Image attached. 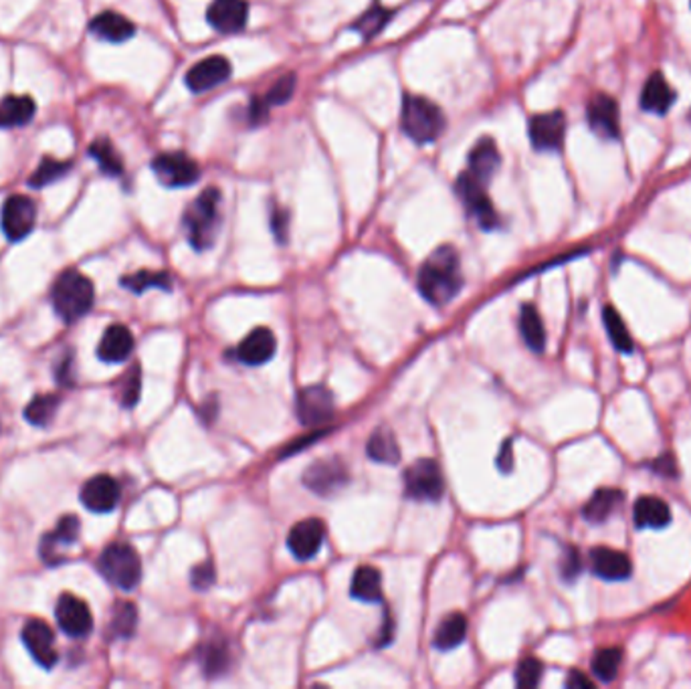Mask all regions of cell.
I'll use <instances>...</instances> for the list:
<instances>
[{
    "mask_svg": "<svg viewBox=\"0 0 691 689\" xmlns=\"http://www.w3.org/2000/svg\"><path fill=\"white\" fill-rule=\"evenodd\" d=\"M463 285L461 260L455 247L443 245L431 253L419 270V292L433 305H447L455 300Z\"/></svg>",
    "mask_w": 691,
    "mask_h": 689,
    "instance_id": "cell-1",
    "label": "cell"
},
{
    "mask_svg": "<svg viewBox=\"0 0 691 689\" xmlns=\"http://www.w3.org/2000/svg\"><path fill=\"white\" fill-rule=\"evenodd\" d=\"M182 227L188 243L197 251H207L215 245V238L220 227V190L210 186L200 193V196L190 203L185 217H182Z\"/></svg>",
    "mask_w": 691,
    "mask_h": 689,
    "instance_id": "cell-2",
    "label": "cell"
},
{
    "mask_svg": "<svg viewBox=\"0 0 691 689\" xmlns=\"http://www.w3.org/2000/svg\"><path fill=\"white\" fill-rule=\"evenodd\" d=\"M51 302L57 315L65 323H75L93 308L95 287L90 277L69 270L57 277L51 292Z\"/></svg>",
    "mask_w": 691,
    "mask_h": 689,
    "instance_id": "cell-3",
    "label": "cell"
},
{
    "mask_svg": "<svg viewBox=\"0 0 691 689\" xmlns=\"http://www.w3.org/2000/svg\"><path fill=\"white\" fill-rule=\"evenodd\" d=\"M400 126L405 136L415 143H431L445 132V113L435 101L422 95L407 93L402 100Z\"/></svg>",
    "mask_w": 691,
    "mask_h": 689,
    "instance_id": "cell-4",
    "label": "cell"
},
{
    "mask_svg": "<svg viewBox=\"0 0 691 689\" xmlns=\"http://www.w3.org/2000/svg\"><path fill=\"white\" fill-rule=\"evenodd\" d=\"M100 570L105 580L122 590H132L138 587L142 578V562L138 552L130 544H112L103 550L100 558Z\"/></svg>",
    "mask_w": 691,
    "mask_h": 689,
    "instance_id": "cell-5",
    "label": "cell"
},
{
    "mask_svg": "<svg viewBox=\"0 0 691 689\" xmlns=\"http://www.w3.org/2000/svg\"><path fill=\"white\" fill-rule=\"evenodd\" d=\"M485 188L487 183L473 176L469 170L461 172L455 180V193L461 198V203L469 210V215L475 218V223L482 227L484 231H495V228L502 225V221H499L497 210L492 200H489Z\"/></svg>",
    "mask_w": 691,
    "mask_h": 689,
    "instance_id": "cell-6",
    "label": "cell"
},
{
    "mask_svg": "<svg viewBox=\"0 0 691 689\" xmlns=\"http://www.w3.org/2000/svg\"><path fill=\"white\" fill-rule=\"evenodd\" d=\"M405 493L417 502H439L445 493V480L433 459H419L405 472Z\"/></svg>",
    "mask_w": 691,
    "mask_h": 689,
    "instance_id": "cell-7",
    "label": "cell"
},
{
    "mask_svg": "<svg viewBox=\"0 0 691 689\" xmlns=\"http://www.w3.org/2000/svg\"><path fill=\"white\" fill-rule=\"evenodd\" d=\"M350 482L348 467L338 457L320 459L305 469L303 485L320 497H332Z\"/></svg>",
    "mask_w": 691,
    "mask_h": 689,
    "instance_id": "cell-8",
    "label": "cell"
},
{
    "mask_svg": "<svg viewBox=\"0 0 691 689\" xmlns=\"http://www.w3.org/2000/svg\"><path fill=\"white\" fill-rule=\"evenodd\" d=\"M37 225V205L33 198L13 195L5 200L0 213V227L11 243H18L33 233Z\"/></svg>",
    "mask_w": 691,
    "mask_h": 689,
    "instance_id": "cell-9",
    "label": "cell"
},
{
    "mask_svg": "<svg viewBox=\"0 0 691 689\" xmlns=\"http://www.w3.org/2000/svg\"><path fill=\"white\" fill-rule=\"evenodd\" d=\"M152 172L168 188L192 186L200 178V168L185 152H165L152 160Z\"/></svg>",
    "mask_w": 691,
    "mask_h": 689,
    "instance_id": "cell-10",
    "label": "cell"
},
{
    "mask_svg": "<svg viewBox=\"0 0 691 689\" xmlns=\"http://www.w3.org/2000/svg\"><path fill=\"white\" fill-rule=\"evenodd\" d=\"M334 395L330 388L322 385L305 387L297 392L295 413L300 423L305 427H320L334 417Z\"/></svg>",
    "mask_w": 691,
    "mask_h": 689,
    "instance_id": "cell-11",
    "label": "cell"
},
{
    "mask_svg": "<svg viewBox=\"0 0 691 689\" xmlns=\"http://www.w3.org/2000/svg\"><path fill=\"white\" fill-rule=\"evenodd\" d=\"M55 617L57 625H59L63 633L73 639L90 635L93 629V617L88 602L77 599L75 595H69V592H65V595H61L59 600H57Z\"/></svg>",
    "mask_w": 691,
    "mask_h": 689,
    "instance_id": "cell-12",
    "label": "cell"
},
{
    "mask_svg": "<svg viewBox=\"0 0 691 689\" xmlns=\"http://www.w3.org/2000/svg\"><path fill=\"white\" fill-rule=\"evenodd\" d=\"M530 142L537 152H558L566 136L564 111L536 113L530 120Z\"/></svg>",
    "mask_w": 691,
    "mask_h": 689,
    "instance_id": "cell-13",
    "label": "cell"
},
{
    "mask_svg": "<svg viewBox=\"0 0 691 689\" xmlns=\"http://www.w3.org/2000/svg\"><path fill=\"white\" fill-rule=\"evenodd\" d=\"M230 73H233V67H230L229 59H225L223 55H210L190 67L185 81L190 91L205 93L223 85L230 78Z\"/></svg>",
    "mask_w": 691,
    "mask_h": 689,
    "instance_id": "cell-14",
    "label": "cell"
},
{
    "mask_svg": "<svg viewBox=\"0 0 691 689\" xmlns=\"http://www.w3.org/2000/svg\"><path fill=\"white\" fill-rule=\"evenodd\" d=\"M587 120L590 130L604 140H617L621 133V110L614 98L599 93L589 101Z\"/></svg>",
    "mask_w": 691,
    "mask_h": 689,
    "instance_id": "cell-15",
    "label": "cell"
},
{
    "mask_svg": "<svg viewBox=\"0 0 691 689\" xmlns=\"http://www.w3.org/2000/svg\"><path fill=\"white\" fill-rule=\"evenodd\" d=\"M23 643L35 662L45 669H51L57 663V659H59V655H57L53 631L41 619L27 620V625L23 629Z\"/></svg>",
    "mask_w": 691,
    "mask_h": 689,
    "instance_id": "cell-16",
    "label": "cell"
},
{
    "mask_svg": "<svg viewBox=\"0 0 691 689\" xmlns=\"http://www.w3.org/2000/svg\"><path fill=\"white\" fill-rule=\"evenodd\" d=\"M207 21L220 35L241 33L249 21L247 0H213L207 11Z\"/></svg>",
    "mask_w": 691,
    "mask_h": 689,
    "instance_id": "cell-17",
    "label": "cell"
},
{
    "mask_svg": "<svg viewBox=\"0 0 691 689\" xmlns=\"http://www.w3.org/2000/svg\"><path fill=\"white\" fill-rule=\"evenodd\" d=\"M325 538V525L318 518H307L297 522L290 535H287V546L292 554L302 562L312 560L320 552Z\"/></svg>",
    "mask_w": 691,
    "mask_h": 689,
    "instance_id": "cell-18",
    "label": "cell"
},
{
    "mask_svg": "<svg viewBox=\"0 0 691 689\" xmlns=\"http://www.w3.org/2000/svg\"><path fill=\"white\" fill-rule=\"evenodd\" d=\"M120 483L112 475H95L81 487V502L93 514H108L120 504Z\"/></svg>",
    "mask_w": 691,
    "mask_h": 689,
    "instance_id": "cell-19",
    "label": "cell"
},
{
    "mask_svg": "<svg viewBox=\"0 0 691 689\" xmlns=\"http://www.w3.org/2000/svg\"><path fill=\"white\" fill-rule=\"evenodd\" d=\"M80 520L75 515H65V518L57 522V528L51 534H47L41 542V556L45 564L53 567V564L63 562L59 548L73 546L77 538H80Z\"/></svg>",
    "mask_w": 691,
    "mask_h": 689,
    "instance_id": "cell-20",
    "label": "cell"
},
{
    "mask_svg": "<svg viewBox=\"0 0 691 689\" xmlns=\"http://www.w3.org/2000/svg\"><path fill=\"white\" fill-rule=\"evenodd\" d=\"M592 572L602 580H627L633 572V562L625 552L612 550L607 546H599L590 550Z\"/></svg>",
    "mask_w": 691,
    "mask_h": 689,
    "instance_id": "cell-21",
    "label": "cell"
},
{
    "mask_svg": "<svg viewBox=\"0 0 691 689\" xmlns=\"http://www.w3.org/2000/svg\"><path fill=\"white\" fill-rule=\"evenodd\" d=\"M277 350V340L269 328H255L249 336L239 344L237 358L247 366H261L273 358Z\"/></svg>",
    "mask_w": 691,
    "mask_h": 689,
    "instance_id": "cell-22",
    "label": "cell"
},
{
    "mask_svg": "<svg viewBox=\"0 0 691 689\" xmlns=\"http://www.w3.org/2000/svg\"><path fill=\"white\" fill-rule=\"evenodd\" d=\"M133 350V336L132 332L122 323H113L108 330L103 332L98 346L100 360L108 362V365H120L126 362Z\"/></svg>",
    "mask_w": 691,
    "mask_h": 689,
    "instance_id": "cell-23",
    "label": "cell"
},
{
    "mask_svg": "<svg viewBox=\"0 0 691 689\" xmlns=\"http://www.w3.org/2000/svg\"><path fill=\"white\" fill-rule=\"evenodd\" d=\"M90 31L93 37H98V39L105 43H123L136 35V26L123 15L105 11L91 18Z\"/></svg>",
    "mask_w": 691,
    "mask_h": 689,
    "instance_id": "cell-24",
    "label": "cell"
},
{
    "mask_svg": "<svg viewBox=\"0 0 691 689\" xmlns=\"http://www.w3.org/2000/svg\"><path fill=\"white\" fill-rule=\"evenodd\" d=\"M675 101V91L671 90L664 73H653L651 78L643 85L641 91V108L655 113V116H665Z\"/></svg>",
    "mask_w": 691,
    "mask_h": 689,
    "instance_id": "cell-25",
    "label": "cell"
},
{
    "mask_svg": "<svg viewBox=\"0 0 691 689\" xmlns=\"http://www.w3.org/2000/svg\"><path fill=\"white\" fill-rule=\"evenodd\" d=\"M633 520H635L637 528L661 530L671 524V510L661 497L643 495L633 505Z\"/></svg>",
    "mask_w": 691,
    "mask_h": 689,
    "instance_id": "cell-26",
    "label": "cell"
},
{
    "mask_svg": "<svg viewBox=\"0 0 691 689\" xmlns=\"http://www.w3.org/2000/svg\"><path fill=\"white\" fill-rule=\"evenodd\" d=\"M467 164H469L467 170L472 172L473 176L484 180V183H489L495 172L499 170V164H502V156H499L495 142L492 138L479 140L472 148V152H469Z\"/></svg>",
    "mask_w": 691,
    "mask_h": 689,
    "instance_id": "cell-27",
    "label": "cell"
},
{
    "mask_svg": "<svg viewBox=\"0 0 691 689\" xmlns=\"http://www.w3.org/2000/svg\"><path fill=\"white\" fill-rule=\"evenodd\" d=\"M37 105L28 95H8L0 101V128H23L35 118Z\"/></svg>",
    "mask_w": 691,
    "mask_h": 689,
    "instance_id": "cell-28",
    "label": "cell"
},
{
    "mask_svg": "<svg viewBox=\"0 0 691 689\" xmlns=\"http://www.w3.org/2000/svg\"><path fill=\"white\" fill-rule=\"evenodd\" d=\"M622 502V492L619 490H611V487H602V490H597L592 493L587 505L582 507V518L590 522V524H602L607 522L614 510L621 505Z\"/></svg>",
    "mask_w": 691,
    "mask_h": 689,
    "instance_id": "cell-29",
    "label": "cell"
},
{
    "mask_svg": "<svg viewBox=\"0 0 691 689\" xmlns=\"http://www.w3.org/2000/svg\"><path fill=\"white\" fill-rule=\"evenodd\" d=\"M367 453L372 461L384 465H397L400 461V447L395 433L388 429H374V433L368 437Z\"/></svg>",
    "mask_w": 691,
    "mask_h": 689,
    "instance_id": "cell-30",
    "label": "cell"
},
{
    "mask_svg": "<svg viewBox=\"0 0 691 689\" xmlns=\"http://www.w3.org/2000/svg\"><path fill=\"white\" fill-rule=\"evenodd\" d=\"M467 637V617L463 612H451L441 620L435 631V647L441 651H451L463 643Z\"/></svg>",
    "mask_w": 691,
    "mask_h": 689,
    "instance_id": "cell-31",
    "label": "cell"
},
{
    "mask_svg": "<svg viewBox=\"0 0 691 689\" xmlns=\"http://www.w3.org/2000/svg\"><path fill=\"white\" fill-rule=\"evenodd\" d=\"M350 595L364 602L382 600V577L374 567H360L352 577Z\"/></svg>",
    "mask_w": 691,
    "mask_h": 689,
    "instance_id": "cell-32",
    "label": "cell"
},
{
    "mask_svg": "<svg viewBox=\"0 0 691 689\" xmlns=\"http://www.w3.org/2000/svg\"><path fill=\"white\" fill-rule=\"evenodd\" d=\"M520 332L526 346L532 352H544L546 348V328L540 313L532 303H526L520 312Z\"/></svg>",
    "mask_w": 691,
    "mask_h": 689,
    "instance_id": "cell-33",
    "label": "cell"
},
{
    "mask_svg": "<svg viewBox=\"0 0 691 689\" xmlns=\"http://www.w3.org/2000/svg\"><path fill=\"white\" fill-rule=\"evenodd\" d=\"M390 16H392L390 8H384L382 5L377 3V5H372L367 13L356 18V23L352 25V28L362 37V39L370 41L382 33V28L388 25Z\"/></svg>",
    "mask_w": 691,
    "mask_h": 689,
    "instance_id": "cell-34",
    "label": "cell"
},
{
    "mask_svg": "<svg viewBox=\"0 0 691 689\" xmlns=\"http://www.w3.org/2000/svg\"><path fill=\"white\" fill-rule=\"evenodd\" d=\"M90 154L95 162H98V166L101 168L103 175H108V176L123 175V160L110 140H105V138L95 140L90 146Z\"/></svg>",
    "mask_w": 691,
    "mask_h": 689,
    "instance_id": "cell-35",
    "label": "cell"
},
{
    "mask_svg": "<svg viewBox=\"0 0 691 689\" xmlns=\"http://www.w3.org/2000/svg\"><path fill=\"white\" fill-rule=\"evenodd\" d=\"M602 322H604V328H607L609 340L612 342V346L622 354H631L633 352V338H631L625 322H622V318H621V313L614 310L612 305H607V308H604Z\"/></svg>",
    "mask_w": 691,
    "mask_h": 689,
    "instance_id": "cell-36",
    "label": "cell"
},
{
    "mask_svg": "<svg viewBox=\"0 0 691 689\" xmlns=\"http://www.w3.org/2000/svg\"><path fill=\"white\" fill-rule=\"evenodd\" d=\"M622 662V651L617 647L599 649L592 657V673L602 684L612 682L619 673V667Z\"/></svg>",
    "mask_w": 691,
    "mask_h": 689,
    "instance_id": "cell-37",
    "label": "cell"
},
{
    "mask_svg": "<svg viewBox=\"0 0 691 689\" xmlns=\"http://www.w3.org/2000/svg\"><path fill=\"white\" fill-rule=\"evenodd\" d=\"M122 285L133 293H144L146 290H154V287H158V290H170L172 280L165 271L144 270V271L122 277Z\"/></svg>",
    "mask_w": 691,
    "mask_h": 689,
    "instance_id": "cell-38",
    "label": "cell"
},
{
    "mask_svg": "<svg viewBox=\"0 0 691 689\" xmlns=\"http://www.w3.org/2000/svg\"><path fill=\"white\" fill-rule=\"evenodd\" d=\"M59 408V397L38 395L25 408V419L35 427H47Z\"/></svg>",
    "mask_w": 691,
    "mask_h": 689,
    "instance_id": "cell-39",
    "label": "cell"
},
{
    "mask_svg": "<svg viewBox=\"0 0 691 689\" xmlns=\"http://www.w3.org/2000/svg\"><path fill=\"white\" fill-rule=\"evenodd\" d=\"M69 170H71V162L43 158L41 164H38L37 170L33 172V176L28 178V185H31L33 188H45L57 183L59 178H63Z\"/></svg>",
    "mask_w": 691,
    "mask_h": 689,
    "instance_id": "cell-40",
    "label": "cell"
},
{
    "mask_svg": "<svg viewBox=\"0 0 691 689\" xmlns=\"http://www.w3.org/2000/svg\"><path fill=\"white\" fill-rule=\"evenodd\" d=\"M136 623H138L136 607H133L132 602H118L113 609L112 623H110L113 637L130 639L133 635V631H136Z\"/></svg>",
    "mask_w": 691,
    "mask_h": 689,
    "instance_id": "cell-41",
    "label": "cell"
},
{
    "mask_svg": "<svg viewBox=\"0 0 691 689\" xmlns=\"http://www.w3.org/2000/svg\"><path fill=\"white\" fill-rule=\"evenodd\" d=\"M230 663V657H229V649L225 643H210L207 649H205V655H203V669H205V675L207 677H218L223 675V672H227V667Z\"/></svg>",
    "mask_w": 691,
    "mask_h": 689,
    "instance_id": "cell-42",
    "label": "cell"
},
{
    "mask_svg": "<svg viewBox=\"0 0 691 689\" xmlns=\"http://www.w3.org/2000/svg\"><path fill=\"white\" fill-rule=\"evenodd\" d=\"M295 88H297V78L293 73H287L283 75V78L277 80L271 88H269V91L263 95V100L269 108H273V105H283L293 98Z\"/></svg>",
    "mask_w": 691,
    "mask_h": 689,
    "instance_id": "cell-43",
    "label": "cell"
},
{
    "mask_svg": "<svg viewBox=\"0 0 691 689\" xmlns=\"http://www.w3.org/2000/svg\"><path fill=\"white\" fill-rule=\"evenodd\" d=\"M542 672H544V667L536 657L522 659L520 665H517V669H516L517 687H536L537 684H540Z\"/></svg>",
    "mask_w": 691,
    "mask_h": 689,
    "instance_id": "cell-44",
    "label": "cell"
},
{
    "mask_svg": "<svg viewBox=\"0 0 691 689\" xmlns=\"http://www.w3.org/2000/svg\"><path fill=\"white\" fill-rule=\"evenodd\" d=\"M140 390H142V378H140V368L133 366L128 376L123 378V385H122V395H120V400L122 405L130 408L138 403L140 398Z\"/></svg>",
    "mask_w": 691,
    "mask_h": 689,
    "instance_id": "cell-45",
    "label": "cell"
},
{
    "mask_svg": "<svg viewBox=\"0 0 691 689\" xmlns=\"http://www.w3.org/2000/svg\"><path fill=\"white\" fill-rule=\"evenodd\" d=\"M582 570V560H580V554L576 548H566L564 556L560 560V577L562 580L566 582H572L576 580V577H579Z\"/></svg>",
    "mask_w": 691,
    "mask_h": 689,
    "instance_id": "cell-46",
    "label": "cell"
},
{
    "mask_svg": "<svg viewBox=\"0 0 691 689\" xmlns=\"http://www.w3.org/2000/svg\"><path fill=\"white\" fill-rule=\"evenodd\" d=\"M215 578H217V572H215L213 562L198 564V567L192 568V574H190V582L197 590H208L210 587H213Z\"/></svg>",
    "mask_w": 691,
    "mask_h": 689,
    "instance_id": "cell-47",
    "label": "cell"
},
{
    "mask_svg": "<svg viewBox=\"0 0 691 689\" xmlns=\"http://www.w3.org/2000/svg\"><path fill=\"white\" fill-rule=\"evenodd\" d=\"M271 228L273 235L280 243L287 241V231H290V215L282 207H273L271 210Z\"/></svg>",
    "mask_w": 691,
    "mask_h": 689,
    "instance_id": "cell-48",
    "label": "cell"
},
{
    "mask_svg": "<svg viewBox=\"0 0 691 689\" xmlns=\"http://www.w3.org/2000/svg\"><path fill=\"white\" fill-rule=\"evenodd\" d=\"M267 113H269V105L265 103V100L253 98L251 108H249V122H251L253 126H259V123H263L267 120Z\"/></svg>",
    "mask_w": 691,
    "mask_h": 689,
    "instance_id": "cell-49",
    "label": "cell"
},
{
    "mask_svg": "<svg viewBox=\"0 0 691 689\" xmlns=\"http://www.w3.org/2000/svg\"><path fill=\"white\" fill-rule=\"evenodd\" d=\"M651 467L655 469L657 473L665 475V477H675L677 475V465H675L674 457H671V455H664V457L655 459V461L651 463Z\"/></svg>",
    "mask_w": 691,
    "mask_h": 689,
    "instance_id": "cell-50",
    "label": "cell"
},
{
    "mask_svg": "<svg viewBox=\"0 0 691 689\" xmlns=\"http://www.w3.org/2000/svg\"><path fill=\"white\" fill-rule=\"evenodd\" d=\"M497 467L502 469L504 473L512 472V467H514V447H512V441H505L502 445V451H499V455H497Z\"/></svg>",
    "mask_w": 691,
    "mask_h": 689,
    "instance_id": "cell-51",
    "label": "cell"
},
{
    "mask_svg": "<svg viewBox=\"0 0 691 689\" xmlns=\"http://www.w3.org/2000/svg\"><path fill=\"white\" fill-rule=\"evenodd\" d=\"M592 685H594L592 679L587 673H582V672H570L569 679H566V687H570V689H576V687H587V689H590Z\"/></svg>",
    "mask_w": 691,
    "mask_h": 689,
    "instance_id": "cell-52",
    "label": "cell"
},
{
    "mask_svg": "<svg viewBox=\"0 0 691 689\" xmlns=\"http://www.w3.org/2000/svg\"><path fill=\"white\" fill-rule=\"evenodd\" d=\"M689 3H691V0H689Z\"/></svg>",
    "mask_w": 691,
    "mask_h": 689,
    "instance_id": "cell-53",
    "label": "cell"
}]
</instances>
